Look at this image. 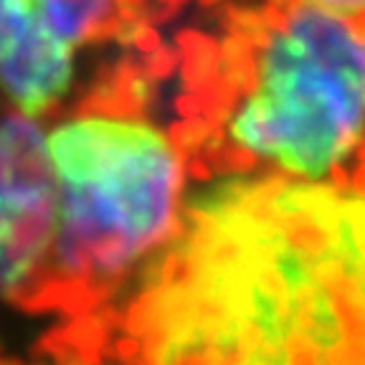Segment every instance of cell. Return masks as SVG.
<instances>
[{
  "label": "cell",
  "mask_w": 365,
  "mask_h": 365,
  "mask_svg": "<svg viewBox=\"0 0 365 365\" xmlns=\"http://www.w3.org/2000/svg\"><path fill=\"white\" fill-rule=\"evenodd\" d=\"M195 365H365V294H317L223 335Z\"/></svg>",
  "instance_id": "cell-3"
},
{
  "label": "cell",
  "mask_w": 365,
  "mask_h": 365,
  "mask_svg": "<svg viewBox=\"0 0 365 365\" xmlns=\"http://www.w3.org/2000/svg\"><path fill=\"white\" fill-rule=\"evenodd\" d=\"M0 365H21L18 360H13V358H6V360H0Z\"/></svg>",
  "instance_id": "cell-9"
},
{
  "label": "cell",
  "mask_w": 365,
  "mask_h": 365,
  "mask_svg": "<svg viewBox=\"0 0 365 365\" xmlns=\"http://www.w3.org/2000/svg\"><path fill=\"white\" fill-rule=\"evenodd\" d=\"M74 46L63 41L53 0H0V84L36 117L66 94Z\"/></svg>",
  "instance_id": "cell-5"
},
{
  "label": "cell",
  "mask_w": 365,
  "mask_h": 365,
  "mask_svg": "<svg viewBox=\"0 0 365 365\" xmlns=\"http://www.w3.org/2000/svg\"><path fill=\"white\" fill-rule=\"evenodd\" d=\"M307 3L330 8L342 16H365V0H307Z\"/></svg>",
  "instance_id": "cell-7"
},
{
  "label": "cell",
  "mask_w": 365,
  "mask_h": 365,
  "mask_svg": "<svg viewBox=\"0 0 365 365\" xmlns=\"http://www.w3.org/2000/svg\"><path fill=\"white\" fill-rule=\"evenodd\" d=\"M58 185L53 277L29 304H89L173 231L180 163L143 122L81 117L48 137Z\"/></svg>",
  "instance_id": "cell-1"
},
{
  "label": "cell",
  "mask_w": 365,
  "mask_h": 365,
  "mask_svg": "<svg viewBox=\"0 0 365 365\" xmlns=\"http://www.w3.org/2000/svg\"><path fill=\"white\" fill-rule=\"evenodd\" d=\"M363 125L365 31L330 8L294 6L264 43L257 89L231 120V137L319 180L348 158Z\"/></svg>",
  "instance_id": "cell-2"
},
{
  "label": "cell",
  "mask_w": 365,
  "mask_h": 365,
  "mask_svg": "<svg viewBox=\"0 0 365 365\" xmlns=\"http://www.w3.org/2000/svg\"><path fill=\"white\" fill-rule=\"evenodd\" d=\"M358 180H360V185H363V188H365V153H363V165H360Z\"/></svg>",
  "instance_id": "cell-8"
},
{
  "label": "cell",
  "mask_w": 365,
  "mask_h": 365,
  "mask_svg": "<svg viewBox=\"0 0 365 365\" xmlns=\"http://www.w3.org/2000/svg\"><path fill=\"white\" fill-rule=\"evenodd\" d=\"M56 173L31 120L0 122V294L18 297L56 234Z\"/></svg>",
  "instance_id": "cell-4"
},
{
  "label": "cell",
  "mask_w": 365,
  "mask_h": 365,
  "mask_svg": "<svg viewBox=\"0 0 365 365\" xmlns=\"http://www.w3.org/2000/svg\"><path fill=\"white\" fill-rule=\"evenodd\" d=\"M297 236H302V234H297ZM319 236H325V228L319 231ZM277 239H287V234H279V231H274L272 239H269V241H277ZM332 239H348V241H353L355 246L365 249V223L358 221V218H353V221L348 218V226L340 228V231H335V234H332ZM269 241L264 239L262 226H254V228H251V239H249L251 246H262V244H269ZM314 244H317V236H314ZM241 249H244V246H236V249H223L221 241H208V246H203V249L193 251V257L185 259V262H182L180 267H178L175 272L170 274V279L163 282V284H160L158 289H155L153 294H150V299H145V304H140V307H137L135 319H132V330H135L137 322H140V317H143V314L148 312V307L155 302V299H158L160 294H165L168 289H173V287L182 284V282L193 279L195 274L203 272V269L208 267V264L218 262V259L226 257V254H234V251H241ZM246 249H249V246H246ZM132 353H135V350H132Z\"/></svg>",
  "instance_id": "cell-6"
}]
</instances>
